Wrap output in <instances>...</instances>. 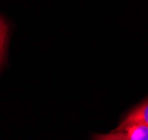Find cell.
I'll use <instances>...</instances> for the list:
<instances>
[{
	"mask_svg": "<svg viewBox=\"0 0 148 140\" xmlns=\"http://www.w3.org/2000/svg\"><path fill=\"white\" fill-rule=\"evenodd\" d=\"M116 130L123 131L127 140H148V126L141 122L119 124Z\"/></svg>",
	"mask_w": 148,
	"mask_h": 140,
	"instance_id": "obj_1",
	"label": "cell"
},
{
	"mask_svg": "<svg viewBox=\"0 0 148 140\" xmlns=\"http://www.w3.org/2000/svg\"><path fill=\"white\" fill-rule=\"evenodd\" d=\"M132 122H141L148 126V99L143 101L137 107H135L120 124H132Z\"/></svg>",
	"mask_w": 148,
	"mask_h": 140,
	"instance_id": "obj_2",
	"label": "cell"
},
{
	"mask_svg": "<svg viewBox=\"0 0 148 140\" xmlns=\"http://www.w3.org/2000/svg\"><path fill=\"white\" fill-rule=\"evenodd\" d=\"M8 39V26L6 21L0 17V66L6 55V46Z\"/></svg>",
	"mask_w": 148,
	"mask_h": 140,
	"instance_id": "obj_3",
	"label": "cell"
},
{
	"mask_svg": "<svg viewBox=\"0 0 148 140\" xmlns=\"http://www.w3.org/2000/svg\"><path fill=\"white\" fill-rule=\"evenodd\" d=\"M92 140H127L125 135L120 130H115L109 133H98L92 137Z\"/></svg>",
	"mask_w": 148,
	"mask_h": 140,
	"instance_id": "obj_4",
	"label": "cell"
}]
</instances>
